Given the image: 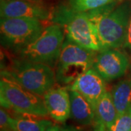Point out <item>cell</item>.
<instances>
[{"instance_id": "4", "label": "cell", "mask_w": 131, "mask_h": 131, "mask_svg": "<svg viewBox=\"0 0 131 131\" xmlns=\"http://www.w3.org/2000/svg\"><path fill=\"white\" fill-rule=\"evenodd\" d=\"M0 103L1 107L19 114L37 117L49 115L43 96L34 93L17 82L2 76Z\"/></svg>"}, {"instance_id": "17", "label": "cell", "mask_w": 131, "mask_h": 131, "mask_svg": "<svg viewBox=\"0 0 131 131\" xmlns=\"http://www.w3.org/2000/svg\"><path fill=\"white\" fill-rule=\"evenodd\" d=\"M109 131H131V108L117 117Z\"/></svg>"}, {"instance_id": "1", "label": "cell", "mask_w": 131, "mask_h": 131, "mask_svg": "<svg viewBox=\"0 0 131 131\" xmlns=\"http://www.w3.org/2000/svg\"><path fill=\"white\" fill-rule=\"evenodd\" d=\"M117 2L87 12L96 28L103 50L123 47L125 42L131 17V5L128 1L119 5H117Z\"/></svg>"}, {"instance_id": "7", "label": "cell", "mask_w": 131, "mask_h": 131, "mask_svg": "<svg viewBox=\"0 0 131 131\" xmlns=\"http://www.w3.org/2000/svg\"><path fill=\"white\" fill-rule=\"evenodd\" d=\"M45 29L41 20L26 18L0 20L1 45L14 53L33 42Z\"/></svg>"}, {"instance_id": "14", "label": "cell", "mask_w": 131, "mask_h": 131, "mask_svg": "<svg viewBox=\"0 0 131 131\" xmlns=\"http://www.w3.org/2000/svg\"><path fill=\"white\" fill-rule=\"evenodd\" d=\"M111 93L119 117L131 108V73L118 82Z\"/></svg>"}, {"instance_id": "5", "label": "cell", "mask_w": 131, "mask_h": 131, "mask_svg": "<svg viewBox=\"0 0 131 131\" xmlns=\"http://www.w3.org/2000/svg\"><path fill=\"white\" fill-rule=\"evenodd\" d=\"M96 54L97 52L84 48L66 39L56 66L57 82L71 86L80 75L93 67Z\"/></svg>"}, {"instance_id": "2", "label": "cell", "mask_w": 131, "mask_h": 131, "mask_svg": "<svg viewBox=\"0 0 131 131\" xmlns=\"http://www.w3.org/2000/svg\"><path fill=\"white\" fill-rule=\"evenodd\" d=\"M1 76L42 96L53 88L56 82V73L50 66L18 56L12 58L9 64L2 69Z\"/></svg>"}, {"instance_id": "3", "label": "cell", "mask_w": 131, "mask_h": 131, "mask_svg": "<svg viewBox=\"0 0 131 131\" xmlns=\"http://www.w3.org/2000/svg\"><path fill=\"white\" fill-rule=\"evenodd\" d=\"M51 20L63 28L68 40L93 51L103 50L96 28L87 13H77L68 6H61L52 13Z\"/></svg>"}, {"instance_id": "9", "label": "cell", "mask_w": 131, "mask_h": 131, "mask_svg": "<svg viewBox=\"0 0 131 131\" xmlns=\"http://www.w3.org/2000/svg\"><path fill=\"white\" fill-rule=\"evenodd\" d=\"M47 7L30 0H1L0 16L2 18H26L44 21L51 18Z\"/></svg>"}, {"instance_id": "22", "label": "cell", "mask_w": 131, "mask_h": 131, "mask_svg": "<svg viewBox=\"0 0 131 131\" xmlns=\"http://www.w3.org/2000/svg\"><path fill=\"white\" fill-rule=\"evenodd\" d=\"M30 1H35V2H39V1H40V0H30Z\"/></svg>"}, {"instance_id": "21", "label": "cell", "mask_w": 131, "mask_h": 131, "mask_svg": "<svg viewBox=\"0 0 131 131\" xmlns=\"http://www.w3.org/2000/svg\"><path fill=\"white\" fill-rule=\"evenodd\" d=\"M61 131H80L77 130L74 127H62Z\"/></svg>"}, {"instance_id": "10", "label": "cell", "mask_w": 131, "mask_h": 131, "mask_svg": "<svg viewBox=\"0 0 131 131\" xmlns=\"http://www.w3.org/2000/svg\"><path fill=\"white\" fill-rule=\"evenodd\" d=\"M68 88L76 90L84 96L94 110L98 101L107 91L106 80L93 67L80 75Z\"/></svg>"}, {"instance_id": "20", "label": "cell", "mask_w": 131, "mask_h": 131, "mask_svg": "<svg viewBox=\"0 0 131 131\" xmlns=\"http://www.w3.org/2000/svg\"><path fill=\"white\" fill-rule=\"evenodd\" d=\"M62 127H61L58 125H52L51 126H50L45 131H61Z\"/></svg>"}, {"instance_id": "8", "label": "cell", "mask_w": 131, "mask_h": 131, "mask_svg": "<svg viewBox=\"0 0 131 131\" xmlns=\"http://www.w3.org/2000/svg\"><path fill=\"white\" fill-rule=\"evenodd\" d=\"M130 66L126 55L118 49L108 48L97 52L93 68L106 81H112L122 77Z\"/></svg>"}, {"instance_id": "16", "label": "cell", "mask_w": 131, "mask_h": 131, "mask_svg": "<svg viewBox=\"0 0 131 131\" xmlns=\"http://www.w3.org/2000/svg\"><path fill=\"white\" fill-rule=\"evenodd\" d=\"M121 0H69L68 7L77 13H87Z\"/></svg>"}, {"instance_id": "11", "label": "cell", "mask_w": 131, "mask_h": 131, "mask_svg": "<svg viewBox=\"0 0 131 131\" xmlns=\"http://www.w3.org/2000/svg\"><path fill=\"white\" fill-rule=\"evenodd\" d=\"M49 116L58 123L64 122L71 117V101L69 88L53 87L43 95Z\"/></svg>"}, {"instance_id": "6", "label": "cell", "mask_w": 131, "mask_h": 131, "mask_svg": "<svg viewBox=\"0 0 131 131\" xmlns=\"http://www.w3.org/2000/svg\"><path fill=\"white\" fill-rule=\"evenodd\" d=\"M65 35L63 28L53 23L45 28L34 42L15 55L29 61L50 66L53 69L56 66L60 56Z\"/></svg>"}, {"instance_id": "19", "label": "cell", "mask_w": 131, "mask_h": 131, "mask_svg": "<svg viewBox=\"0 0 131 131\" xmlns=\"http://www.w3.org/2000/svg\"><path fill=\"white\" fill-rule=\"evenodd\" d=\"M123 48L127 49L131 52V17L130 19V22L128 25V28H127V32L126 39L125 42L124 44Z\"/></svg>"}, {"instance_id": "13", "label": "cell", "mask_w": 131, "mask_h": 131, "mask_svg": "<svg viewBox=\"0 0 131 131\" xmlns=\"http://www.w3.org/2000/svg\"><path fill=\"white\" fill-rule=\"evenodd\" d=\"M71 101V117L78 124L93 125L95 110L89 101L77 91L69 88Z\"/></svg>"}, {"instance_id": "18", "label": "cell", "mask_w": 131, "mask_h": 131, "mask_svg": "<svg viewBox=\"0 0 131 131\" xmlns=\"http://www.w3.org/2000/svg\"><path fill=\"white\" fill-rule=\"evenodd\" d=\"M9 114L7 112L6 109L1 107L0 109V127L1 131H13L10 126L9 122Z\"/></svg>"}, {"instance_id": "12", "label": "cell", "mask_w": 131, "mask_h": 131, "mask_svg": "<svg viewBox=\"0 0 131 131\" xmlns=\"http://www.w3.org/2000/svg\"><path fill=\"white\" fill-rule=\"evenodd\" d=\"M117 118L111 91H106L95 108L94 131H109Z\"/></svg>"}, {"instance_id": "15", "label": "cell", "mask_w": 131, "mask_h": 131, "mask_svg": "<svg viewBox=\"0 0 131 131\" xmlns=\"http://www.w3.org/2000/svg\"><path fill=\"white\" fill-rule=\"evenodd\" d=\"M9 122L13 131H45L53 125L51 121L47 119L15 117L10 115Z\"/></svg>"}]
</instances>
